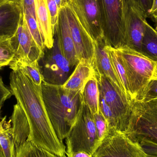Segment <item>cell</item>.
<instances>
[{
    "label": "cell",
    "mask_w": 157,
    "mask_h": 157,
    "mask_svg": "<svg viewBox=\"0 0 157 157\" xmlns=\"http://www.w3.org/2000/svg\"><path fill=\"white\" fill-rule=\"evenodd\" d=\"M11 92L24 111L28 121V139L36 145L60 156H66V147L55 134L43 101L41 86L34 83L19 70L10 75Z\"/></svg>",
    "instance_id": "1"
},
{
    "label": "cell",
    "mask_w": 157,
    "mask_h": 157,
    "mask_svg": "<svg viewBox=\"0 0 157 157\" xmlns=\"http://www.w3.org/2000/svg\"><path fill=\"white\" fill-rule=\"evenodd\" d=\"M42 97L47 113L59 140H63L73 125L82 103L80 92L70 91L63 86L51 85L43 81Z\"/></svg>",
    "instance_id": "2"
},
{
    "label": "cell",
    "mask_w": 157,
    "mask_h": 157,
    "mask_svg": "<svg viewBox=\"0 0 157 157\" xmlns=\"http://www.w3.org/2000/svg\"><path fill=\"white\" fill-rule=\"evenodd\" d=\"M124 134L140 145L147 155H157V99L132 102Z\"/></svg>",
    "instance_id": "3"
},
{
    "label": "cell",
    "mask_w": 157,
    "mask_h": 157,
    "mask_svg": "<svg viewBox=\"0 0 157 157\" xmlns=\"http://www.w3.org/2000/svg\"><path fill=\"white\" fill-rule=\"evenodd\" d=\"M117 50L126 71L132 102L142 101L150 81L156 79V61L127 47Z\"/></svg>",
    "instance_id": "4"
},
{
    "label": "cell",
    "mask_w": 157,
    "mask_h": 157,
    "mask_svg": "<svg viewBox=\"0 0 157 157\" xmlns=\"http://www.w3.org/2000/svg\"><path fill=\"white\" fill-rule=\"evenodd\" d=\"M104 41L116 49L127 47V0H98Z\"/></svg>",
    "instance_id": "5"
},
{
    "label": "cell",
    "mask_w": 157,
    "mask_h": 157,
    "mask_svg": "<svg viewBox=\"0 0 157 157\" xmlns=\"http://www.w3.org/2000/svg\"><path fill=\"white\" fill-rule=\"evenodd\" d=\"M65 139L66 154L84 151L92 155L98 147L94 117L83 101L77 119Z\"/></svg>",
    "instance_id": "6"
},
{
    "label": "cell",
    "mask_w": 157,
    "mask_h": 157,
    "mask_svg": "<svg viewBox=\"0 0 157 157\" xmlns=\"http://www.w3.org/2000/svg\"><path fill=\"white\" fill-rule=\"evenodd\" d=\"M43 81L48 84L63 86L71 76L73 69L63 53L59 40L54 35V43L50 48H46L41 58Z\"/></svg>",
    "instance_id": "7"
},
{
    "label": "cell",
    "mask_w": 157,
    "mask_h": 157,
    "mask_svg": "<svg viewBox=\"0 0 157 157\" xmlns=\"http://www.w3.org/2000/svg\"><path fill=\"white\" fill-rule=\"evenodd\" d=\"M92 157H146L140 145L123 132L113 128L109 132Z\"/></svg>",
    "instance_id": "8"
},
{
    "label": "cell",
    "mask_w": 157,
    "mask_h": 157,
    "mask_svg": "<svg viewBox=\"0 0 157 157\" xmlns=\"http://www.w3.org/2000/svg\"><path fill=\"white\" fill-rule=\"evenodd\" d=\"M68 6L95 43L104 39L98 0H71Z\"/></svg>",
    "instance_id": "9"
},
{
    "label": "cell",
    "mask_w": 157,
    "mask_h": 157,
    "mask_svg": "<svg viewBox=\"0 0 157 157\" xmlns=\"http://www.w3.org/2000/svg\"><path fill=\"white\" fill-rule=\"evenodd\" d=\"M10 39L15 52L11 62H39L44 55V51L39 47L29 32L24 13L16 32Z\"/></svg>",
    "instance_id": "10"
},
{
    "label": "cell",
    "mask_w": 157,
    "mask_h": 157,
    "mask_svg": "<svg viewBox=\"0 0 157 157\" xmlns=\"http://www.w3.org/2000/svg\"><path fill=\"white\" fill-rule=\"evenodd\" d=\"M94 75L98 81L99 93L117 118L122 132L127 130L131 113L130 105L124 101L108 78L98 74Z\"/></svg>",
    "instance_id": "11"
},
{
    "label": "cell",
    "mask_w": 157,
    "mask_h": 157,
    "mask_svg": "<svg viewBox=\"0 0 157 157\" xmlns=\"http://www.w3.org/2000/svg\"><path fill=\"white\" fill-rule=\"evenodd\" d=\"M127 48L142 53L147 13L134 0H127Z\"/></svg>",
    "instance_id": "12"
},
{
    "label": "cell",
    "mask_w": 157,
    "mask_h": 157,
    "mask_svg": "<svg viewBox=\"0 0 157 157\" xmlns=\"http://www.w3.org/2000/svg\"><path fill=\"white\" fill-rule=\"evenodd\" d=\"M66 13L73 40L79 61L92 65L95 53V42L79 22L71 8L66 6Z\"/></svg>",
    "instance_id": "13"
},
{
    "label": "cell",
    "mask_w": 157,
    "mask_h": 157,
    "mask_svg": "<svg viewBox=\"0 0 157 157\" xmlns=\"http://www.w3.org/2000/svg\"><path fill=\"white\" fill-rule=\"evenodd\" d=\"M106 45L104 39L95 43V53L92 63L94 72L108 78L120 96L125 102L130 105L123 86L113 66L109 55L105 49Z\"/></svg>",
    "instance_id": "14"
},
{
    "label": "cell",
    "mask_w": 157,
    "mask_h": 157,
    "mask_svg": "<svg viewBox=\"0 0 157 157\" xmlns=\"http://www.w3.org/2000/svg\"><path fill=\"white\" fill-rule=\"evenodd\" d=\"M63 53L73 68H75L79 62L73 40L66 13V7L59 10V20L54 31Z\"/></svg>",
    "instance_id": "15"
},
{
    "label": "cell",
    "mask_w": 157,
    "mask_h": 157,
    "mask_svg": "<svg viewBox=\"0 0 157 157\" xmlns=\"http://www.w3.org/2000/svg\"><path fill=\"white\" fill-rule=\"evenodd\" d=\"M23 14L22 4L11 1L0 6V37H11L17 30Z\"/></svg>",
    "instance_id": "16"
},
{
    "label": "cell",
    "mask_w": 157,
    "mask_h": 157,
    "mask_svg": "<svg viewBox=\"0 0 157 157\" xmlns=\"http://www.w3.org/2000/svg\"><path fill=\"white\" fill-rule=\"evenodd\" d=\"M36 20L45 47L50 48L54 43V31L52 25L47 0H35Z\"/></svg>",
    "instance_id": "17"
},
{
    "label": "cell",
    "mask_w": 157,
    "mask_h": 157,
    "mask_svg": "<svg viewBox=\"0 0 157 157\" xmlns=\"http://www.w3.org/2000/svg\"><path fill=\"white\" fill-rule=\"evenodd\" d=\"M11 121L13 123L11 132L16 154L19 147L28 139L30 133V128L26 116L18 103L14 106Z\"/></svg>",
    "instance_id": "18"
},
{
    "label": "cell",
    "mask_w": 157,
    "mask_h": 157,
    "mask_svg": "<svg viewBox=\"0 0 157 157\" xmlns=\"http://www.w3.org/2000/svg\"><path fill=\"white\" fill-rule=\"evenodd\" d=\"M93 74L92 65L87 62L80 61L63 86L67 90L81 93L87 81Z\"/></svg>",
    "instance_id": "19"
},
{
    "label": "cell",
    "mask_w": 157,
    "mask_h": 157,
    "mask_svg": "<svg viewBox=\"0 0 157 157\" xmlns=\"http://www.w3.org/2000/svg\"><path fill=\"white\" fill-rule=\"evenodd\" d=\"M105 48L109 55L113 66L123 86L129 104L131 105L132 98L130 92V86L126 71L123 64L119 52L118 50L113 48L108 45H105Z\"/></svg>",
    "instance_id": "20"
},
{
    "label": "cell",
    "mask_w": 157,
    "mask_h": 157,
    "mask_svg": "<svg viewBox=\"0 0 157 157\" xmlns=\"http://www.w3.org/2000/svg\"><path fill=\"white\" fill-rule=\"evenodd\" d=\"M81 95L83 102L88 107L92 115L98 113L99 91L94 73L85 84Z\"/></svg>",
    "instance_id": "21"
},
{
    "label": "cell",
    "mask_w": 157,
    "mask_h": 157,
    "mask_svg": "<svg viewBox=\"0 0 157 157\" xmlns=\"http://www.w3.org/2000/svg\"><path fill=\"white\" fill-rule=\"evenodd\" d=\"M9 66L13 71L19 70L26 74L37 86H41L44 80L39 62H11Z\"/></svg>",
    "instance_id": "22"
},
{
    "label": "cell",
    "mask_w": 157,
    "mask_h": 157,
    "mask_svg": "<svg viewBox=\"0 0 157 157\" xmlns=\"http://www.w3.org/2000/svg\"><path fill=\"white\" fill-rule=\"evenodd\" d=\"M146 30L143 39L142 53L153 60L157 61V31L146 22Z\"/></svg>",
    "instance_id": "23"
},
{
    "label": "cell",
    "mask_w": 157,
    "mask_h": 157,
    "mask_svg": "<svg viewBox=\"0 0 157 157\" xmlns=\"http://www.w3.org/2000/svg\"><path fill=\"white\" fill-rule=\"evenodd\" d=\"M15 157H62L41 148L28 139L17 150Z\"/></svg>",
    "instance_id": "24"
},
{
    "label": "cell",
    "mask_w": 157,
    "mask_h": 157,
    "mask_svg": "<svg viewBox=\"0 0 157 157\" xmlns=\"http://www.w3.org/2000/svg\"><path fill=\"white\" fill-rule=\"evenodd\" d=\"M23 11L27 25L33 39L39 47L44 51L46 47L44 45L36 17L29 11L25 10H23Z\"/></svg>",
    "instance_id": "25"
},
{
    "label": "cell",
    "mask_w": 157,
    "mask_h": 157,
    "mask_svg": "<svg viewBox=\"0 0 157 157\" xmlns=\"http://www.w3.org/2000/svg\"><path fill=\"white\" fill-rule=\"evenodd\" d=\"M10 38L0 37V69L4 66L9 65L15 56V52L10 42Z\"/></svg>",
    "instance_id": "26"
},
{
    "label": "cell",
    "mask_w": 157,
    "mask_h": 157,
    "mask_svg": "<svg viewBox=\"0 0 157 157\" xmlns=\"http://www.w3.org/2000/svg\"><path fill=\"white\" fill-rule=\"evenodd\" d=\"M0 146L5 157H15L11 128H5L0 132Z\"/></svg>",
    "instance_id": "27"
},
{
    "label": "cell",
    "mask_w": 157,
    "mask_h": 157,
    "mask_svg": "<svg viewBox=\"0 0 157 157\" xmlns=\"http://www.w3.org/2000/svg\"><path fill=\"white\" fill-rule=\"evenodd\" d=\"M93 117L97 131L99 146L108 133L109 128L106 119L100 112L94 114Z\"/></svg>",
    "instance_id": "28"
},
{
    "label": "cell",
    "mask_w": 157,
    "mask_h": 157,
    "mask_svg": "<svg viewBox=\"0 0 157 157\" xmlns=\"http://www.w3.org/2000/svg\"><path fill=\"white\" fill-rule=\"evenodd\" d=\"M47 6L50 14L52 25L53 30L55 31L59 20V9L55 0H47Z\"/></svg>",
    "instance_id": "29"
},
{
    "label": "cell",
    "mask_w": 157,
    "mask_h": 157,
    "mask_svg": "<svg viewBox=\"0 0 157 157\" xmlns=\"http://www.w3.org/2000/svg\"><path fill=\"white\" fill-rule=\"evenodd\" d=\"M157 99V80L153 79L148 85L147 91L143 101H147Z\"/></svg>",
    "instance_id": "30"
},
{
    "label": "cell",
    "mask_w": 157,
    "mask_h": 157,
    "mask_svg": "<svg viewBox=\"0 0 157 157\" xmlns=\"http://www.w3.org/2000/svg\"><path fill=\"white\" fill-rule=\"evenodd\" d=\"M13 95L11 90L8 89L0 76V111L5 101Z\"/></svg>",
    "instance_id": "31"
},
{
    "label": "cell",
    "mask_w": 157,
    "mask_h": 157,
    "mask_svg": "<svg viewBox=\"0 0 157 157\" xmlns=\"http://www.w3.org/2000/svg\"><path fill=\"white\" fill-rule=\"evenodd\" d=\"M147 15V17H150L155 23V29L157 31V0H153L152 6Z\"/></svg>",
    "instance_id": "32"
},
{
    "label": "cell",
    "mask_w": 157,
    "mask_h": 157,
    "mask_svg": "<svg viewBox=\"0 0 157 157\" xmlns=\"http://www.w3.org/2000/svg\"><path fill=\"white\" fill-rule=\"evenodd\" d=\"M22 6L23 10L29 11L36 18L35 0H23Z\"/></svg>",
    "instance_id": "33"
},
{
    "label": "cell",
    "mask_w": 157,
    "mask_h": 157,
    "mask_svg": "<svg viewBox=\"0 0 157 157\" xmlns=\"http://www.w3.org/2000/svg\"><path fill=\"white\" fill-rule=\"evenodd\" d=\"M138 3L140 6L147 14L152 6L153 0H134Z\"/></svg>",
    "instance_id": "34"
},
{
    "label": "cell",
    "mask_w": 157,
    "mask_h": 157,
    "mask_svg": "<svg viewBox=\"0 0 157 157\" xmlns=\"http://www.w3.org/2000/svg\"><path fill=\"white\" fill-rule=\"evenodd\" d=\"M67 157H92L91 155L84 151H77L66 154Z\"/></svg>",
    "instance_id": "35"
},
{
    "label": "cell",
    "mask_w": 157,
    "mask_h": 157,
    "mask_svg": "<svg viewBox=\"0 0 157 157\" xmlns=\"http://www.w3.org/2000/svg\"><path fill=\"white\" fill-rule=\"evenodd\" d=\"M11 1H13L16 2L15 0H0V6H1L2 5L6 3L7 2Z\"/></svg>",
    "instance_id": "36"
},
{
    "label": "cell",
    "mask_w": 157,
    "mask_h": 157,
    "mask_svg": "<svg viewBox=\"0 0 157 157\" xmlns=\"http://www.w3.org/2000/svg\"><path fill=\"white\" fill-rule=\"evenodd\" d=\"M4 129L5 128L4 127L3 124V122L0 120V132L3 131Z\"/></svg>",
    "instance_id": "37"
},
{
    "label": "cell",
    "mask_w": 157,
    "mask_h": 157,
    "mask_svg": "<svg viewBox=\"0 0 157 157\" xmlns=\"http://www.w3.org/2000/svg\"><path fill=\"white\" fill-rule=\"evenodd\" d=\"M0 157H5L3 153V151L2 150L1 146H0Z\"/></svg>",
    "instance_id": "38"
},
{
    "label": "cell",
    "mask_w": 157,
    "mask_h": 157,
    "mask_svg": "<svg viewBox=\"0 0 157 157\" xmlns=\"http://www.w3.org/2000/svg\"><path fill=\"white\" fill-rule=\"evenodd\" d=\"M155 73L156 80H157V61H156V64Z\"/></svg>",
    "instance_id": "39"
},
{
    "label": "cell",
    "mask_w": 157,
    "mask_h": 157,
    "mask_svg": "<svg viewBox=\"0 0 157 157\" xmlns=\"http://www.w3.org/2000/svg\"><path fill=\"white\" fill-rule=\"evenodd\" d=\"M146 157H157V155H147Z\"/></svg>",
    "instance_id": "40"
},
{
    "label": "cell",
    "mask_w": 157,
    "mask_h": 157,
    "mask_svg": "<svg viewBox=\"0 0 157 157\" xmlns=\"http://www.w3.org/2000/svg\"><path fill=\"white\" fill-rule=\"evenodd\" d=\"M15 1L22 4V1H23V0H15Z\"/></svg>",
    "instance_id": "41"
}]
</instances>
